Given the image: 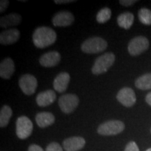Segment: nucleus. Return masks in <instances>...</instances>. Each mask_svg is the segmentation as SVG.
Masks as SVG:
<instances>
[{
  "label": "nucleus",
  "mask_w": 151,
  "mask_h": 151,
  "mask_svg": "<svg viewBox=\"0 0 151 151\" xmlns=\"http://www.w3.org/2000/svg\"><path fill=\"white\" fill-rule=\"evenodd\" d=\"M106 41L101 37H92L86 40L81 45L83 52L88 54L99 53L104 51L107 48Z\"/></svg>",
  "instance_id": "f03ea898"
},
{
  "label": "nucleus",
  "mask_w": 151,
  "mask_h": 151,
  "mask_svg": "<svg viewBox=\"0 0 151 151\" xmlns=\"http://www.w3.org/2000/svg\"><path fill=\"white\" fill-rule=\"evenodd\" d=\"M59 106L63 113L66 114L72 113L78 106L79 99L74 94H65L60 97Z\"/></svg>",
  "instance_id": "423d86ee"
},
{
  "label": "nucleus",
  "mask_w": 151,
  "mask_h": 151,
  "mask_svg": "<svg viewBox=\"0 0 151 151\" xmlns=\"http://www.w3.org/2000/svg\"><path fill=\"white\" fill-rule=\"evenodd\" d=\"M22 17L18 14H10L3 16L0 20L1 27L7 28L13 26H17L21 22Z\"/></svg>",
  "instance_id": "a211bd4d"
},
{
  "label": "nucleus",
  "mask_w": 151,
  "mask_h": 151,
  "mask_svg": "<svg viewBox=\"0 0 151 151\" xmlns=\"http://www.w3.org/2000/svg\"><path fill=\"white\" fill-rule=\"evenodd\" d=\"M9 4V1H7V0H1V1H0V12L3 13L4 11H5Z\"/></svg>",
  "instance_id": "bb28decb"
},
{
  "label": "nucleus",
  "mask_w": 151,
  "mask_h": 151,
  "mask_svg": "<svg viewBox=\"0 0 151 151\" xmlns=\"http://www.w3.org/2000/svg\"><path fill=\"white\" fill-rule=\"evenodd\" d=\"M125 125L120 120H110L100 124L97 129V132L101 135L111 136L116 135L124 129Z\"/></svg>",
  "instance_id": "20e7f679"
},
{
  "label": "nucleus",
  "mask_w": 151,
  "mask_h": 151,
  "mask_svg": "<svg viewBox=\"0 0 151 151\" xmlns=\"http://www.w3.org/2000/svg\"><path fill=\"white\" fill-rule=\"evenodd\" d=\"M146 151H151V148H148V150H146Z\"/></svg>",
  "instance_id": "7c9ffc66"
},
{
  "label": "nucleus",
  "mask_w": 151,
  "mask_h": 151,
  "mask_svg": "<svg viewBox=\"0 0 151 151\" xmlns=\"http://www.w3.org/2000/svg\"><path fill=\"white\" fill-rule=\"evenodd\" d=\"M86 145V140L81 137L68 138L63 141V148L66 151H78Z\"/></svg>",
  "instance_id": "9b49d317"
},
{
  "label": "nucleus",
  "mask_w": 151,
  "mask_h": 151,
  "mask_svg": "<svg viewBox=\"0 0 151 151\" xmlns=\"http://www.w3.org/2000/svg\"><path fill=\"white\" fill-rule=\"evenodd\" d=\"M19 86L24 94L31 95L37 90V80L33 75L24 74L19 79Z\"/></svg>",
  "instance_id": "6e6552de"
},
{
  "label": "nucleus",
  "mask_w": 151,
  "mask_h": 151,
  "mask_svg": "<svg viewBox=\"0 0 151 151\" xmlns=\"http://www.w3.org/2000/svg\"><path fill=\"white\" fill-rule=\"evenodd\" d=\"M134 17L130 12H124L120 14L117 18L118 25L124 29H129L133 24Z\"/></svg>",
  "instance_id": "6ab92c4d"
},
{
  "label": "nucleus",
  "mask_w": 151,
  "mask_h": 151,
  "mask_svg": "<svg viewBox=\"0 0 151 151\" xmlns=\"http://www.w3.org/2000/svg\"><path fill=\"white\" fill-rule=\"evenodd\" d=\"M111 16V11L109 8L105 7V8L101 9L97 14V21L99 23H105L106 22Z\"/></svg>",
  "instance_id": "5701e85b"
},
{
  "label": "nucleus",
  "mask_w": 151,
  "mask_h": 151,
  "mask_svg": "<svg viewBox=\"0 0 151 151\" xmlns=\"http://www.w3.org/2000/svg\"><path fill=\"white\" fill-rule=\"evenodd\" d=\"M20 33L17 29H9L2 32L0 35V43L2 45L14 44L18 41Z\"/></svg>",
  "instance_id": "ddd939ff"
},
{
  "label": "nucleus",
  "mask_w": 151,
  "mask_h": 151,
  "mask_svg": "<svg viewBox=\"0 0 151 151\" xmlns=\"http://www.w3.org/2000/svg\"><path fill=\"white\" fill-rule=\"evenodd\" d=\"M148 39L143 36L134 37L128 44V51L132 56H137L143 53L149 48Z\"/></svg>",
  "instance_id": "39448f33"
},
{
  "label": "nucleus",
  "mask_w": 151,
  "mask_h": 151,
  "mask_svg": "<svg viewBox=\"0 0 151 151\" xmlns=\"http://www.w3.org/2000/svg\"><path fill=\"white\" fill-rule=\"evenodd\" d=\"M124 151H139V149L134 141H130L126 146Z\"/></svg>",
  "instance_id": "393cba45"
},
{
  "label": "nucleus",
  "mask_w": 151,
  "mask_h": 151,
  "mask_svg": "<svg viewBox=\"0 0 151 151\" xmlns=\"http://www.w3.org/2000/svg\"><path fill=\"white\" fill-rule=\"evenodd\" d=\"M74 21V16L69 11H60L52 18V22L55 27H67Z\"/></svg>",
  "instance_id": "9d476101"
},
{
  "label": "nucleus",
  "mask_w": 151,
  "mask_h": 151,
  "mask_svg": "<svg viewBox=\"0 0 151 151\" xmlns=\"http://www.w3.org/2000/svg\"><path fill=\"white\" fill-rule=\"evenodd\" d=\"M32 39L34 44L39 48H44L51 46L55 42L57 35L50 27H39L33 33Z\"/></svg>",
  "instance_id": "f257e3e1"
},
{
  "label": "nucleus",
  "mask_w": 151,
  "mask_h": 151,
  "mask_svg": "<svg viewBox=\"0 0 151 151\" xmlns=\"http://www.w3.org/2000/svg\"><path fill=\"white\" fill-rule=\"evenodd\" d=\"M138 17L141 23L145 25L151 24V11L148 9L142 8L139 11Z\"/></svg>",
  "instance_id": "4be33fe9"
},
{
  "label": "nucleus",
  "mask_w": 151,
  "mask_h": 151,
  "mask_svg": "<svg viewBox=\"0 0 151 151\" xmlns=\"http://www.w3.org/2000/svg\"><path fill=\"white\" fill-rule=\"evenodd\" d=\"M36 122L39 127L41 128L47 127L55 122L54 115L50 112H41L36 116Z\"/></svg>",
  "instance_id": "f3484780"
},
{
  "label": "nucleus",
  "mask_w": 151,
  "mask_h": 151,
  "mask_svg": "<svg viewBox=\"0 0 151 151\" xmlns=\"http://www.w3.org/2000/svg\"><path fill=\"white\" fill-rule=\"evenodd\" d=\"M137 2V0H120V4L124 6H129L134 4Z\"/></svg>",
  "instance_id": "a878e982"
},
{
  "label": "nucleus",
  "mask_w": 151,
  "mask_h": 151,
  "mask_svg": "<svg viewBox=\"0 0 151 151\" xmlns=\"http://www.w3.org/2000/svg\"><path fill=\"white\" fill-rule=\"evenodd\" d=\"M28 151H44V150H43L42 148H41L40 146H38V145L33 144V145H31V146L29 147Z\"/></svg>",
  "instance_id": "cd10ccee"
},
{
  "label": "nucleus",
  "mask_w": 151,
  "mask_h": 151,
  "mask_svg": "<svg viewBox=\"0 0 151 151\" xmlns=\"http://www.w3.org/2000/svg\"><path fill=\"white\" fill-rule=\"evenodd\" d=\"M150 131H151V130H150Z\"/></svg>",
  "instance_id": "2f4dec72"
},
{
  "label": "nucleus",
  "mask_w": 151,
  "mask_h": 151,
  "mask_svg": "<svg viewBox=\"0 0 151 151\" xmlns=\"http://www.w3.org/2000/svg\"><path fill=\"white\" fill-rule=\"evenodd\" d=\"M70 81V76L67 72H62L58 74L53 81L54 89L57 92L62 93L67 89Z\"/></svg>",
  "instance_id": "4468645a"
},
{
  "label": "nucleus",
  "mask_w": 151,
  "mask_h": 151,
  "mask_svg": "<svg viewBox=\"0 0 151 151\" xmlns=\"http://www.w3.org/2000/svg\"><path fill=\"white\" fill-rule=\"evenodd\" d=\"M117 99L124 106L131 107L137 101L135 92L130 88H123L118 92Z\"/></svg>",
  "instance_id": "1a4fd4ad"
},
{
  "label": "nucleus",
  "mask_w": 151,
  "mask_h": 151,
  "mask_svg": "<svg viewBox=\"0 0 151 151\" xmlns=\"http://www.w3.org/2000/svg\"><path fill=\"white\" fill-rule=\"evenodd\" d=\"M146 101L147 102V104H148L151 106V92H149V93L146 95Z\"/></svg>",
  "instance_id": "c756f323"
},
{
  "label": "nucleus",
  "mask_w": 151,
  "mask_h": 151,
  "mask_svg": "<svg viewBox=\"0 0 151 151\" xmlns=\"http://www.w3.org/2000/svg\"><path fill=\"white\" fill-rule=\"evenodd\" d=\"M46 151H63V149L59 143L52 142L47 146Z\"/></svg>",
  "instance_id": "b1692460"
},
{
  "label": "nucleus",
  "mask_w": 151,
  "mask_h": 151,
  "mask_svg": "<svg viewBox=\"0 0 151 151\" xmlns=\"http://www.w3.org/2000/svg\"><path fill=\"white\" fill-rule=\"evenodd\" d=\"M55 92L52 90H48L38 94L36 101H37V104L39 106L45 107L53 103L55 101Z\"/></svg>",
  "instance_id": "2eb2a0df"
},
{
  "label": "nucleus",
  "mask_w": 151,
  "mask_h": 151,
  "mask_svg": "<svg viewBox=\"0 0 151 151\" xmlns=\"http://www.w3.org/2000/svg\"><path fill=\"white\" fill-rule=\"evenodd\" d=\"M135 86L142 90L151 89V73H146L139 77L135 81Z\"/></svg>",
  "instance_id": "aec40b11"
},
{
  "label": "nucleus",
  "mask_w": 151,
  "mask_h": 151,
  "mask_svg": "<svg viewBox=\"0 0 151 151\" xmlns=\"http://www.w3.org/2000/svg\"><path fill=\"white\" fill-rule=\"evenodd\" d=\"M15 71V65L13 60L7 58L0 64V76L4 79H9Z\"/></svg>",
  "instance_id": "dca6fc26"
},
{
  "label": "nucleus",
  "mask_w": 151,
  "mask_h": 151,
  "mask_svg": "<svg viewBox=\"0 0 151 151\" xmlns=\"http://www.w3.org/2000/svg\"><path fill=\"white\" fill-rule=\"evenodd\" d=\"M12 109L9 106L4 105L0 111V127H5L12 116Z\"/></svg>",
  "instance_id": "412c9836"
},
{
  "label": "nucleus",
  "mask_w": 151,
  "mask_h": 151,
  "mask_svg": "<svg viewBox=\"0 0 151 151\" xmlns=\"http://www.w3.org/2000/svg\"><path fill=\"white\" fill-rule=\"evenodd\" d=\"M61 60L60 54L57 51H50L43 54L39 59L41 65L44 67H52L58 65Z\"/></svg>",
  "instance_id": "f8f14e48"
},
{
  "label": "nucleus",
  "mask_w": 151,
  "mask_h": 151,
  "mask_svg": "<svg viewBox=\"0 0 151 151\" xmlns=\"http://www.w3.org/2000/svg\"><path fill=\"white\" fill-rule=\"evenodd\" d=\"M116 57L113 52L106 53L99 56L94 62L92 68V72L94 75H99L106 72L108 69L113 65Z\"/></svg>",
  "instance_id": "7ed1b4c3"
},
{
  "label": "nucleus",
  "mask_w": 151,
  "mask_h": 151,
  "mask_svg": "<svg viewBox=\"0 0 151 151\" xmlns=\"http://www.w3.org/2000/svg\"><path fill=\"white\" fill-rule=\"evenodd\" d=\"M33 124L26 116H20L16 121V134L20 139H25L32 133Z\"/></svg>",
  "instance_id": "0eeeda50"
},
{
  "label": "nucleus",
  "mask_w": 151,
  "mask_h": 151,
  "mask_svg": "<svg viewBox=\"0 0 151 151\" xmlns=\"http://www.w3.org/2000/svg\"><path fill=\"white\" fill-rule=\"evenodd\" d=\"M55 3L56 4H67V3H71V2H74V0H67V1H62V0H55Z\"/></svg>",
  "instance_id": "c85d7f7f"
}]
</instances>
